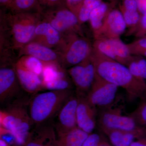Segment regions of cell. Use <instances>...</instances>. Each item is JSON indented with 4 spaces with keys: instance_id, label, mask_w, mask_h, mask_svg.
Here are the masks:
<instances>
[{
    "instance_id": "obj_1",
    "label": "cell",
    "mask_w": 146,
    "mask_h": 146,
    "mask_svg": "<svg viewBox=\"0 0 146 146\" xmlns=\"http://www.w3.org/2000/svg\"><path fill=\"white\" fill-rule=\"evenodd\" d=\"M90 57L96 75L122 88L130 100L142 99L146 88L133 77L127 67L107 57L93 47Z\"/></svg>"
},
{
    "instance_id": "obj_2",
    "label": "cell",
    "mask_w": 146,
    "mask_h": 146,
    "mask_svg": "<svg viewBox=\"0 0 146 146\" xmlns=\"http://www.w3.org/2000/svg\"><path fill=\"white\" fill-rule=\"evenodd\" d=\"M42 11L12 12L1 16V35L13 50H20L31 42L42 20Z\"/></svg>"
},
{
    "instance_id": "obj_3",
    "label": "cell",
    "mask_w": 146,
    "mask_h": 146,
    "mask_svg": "<svg viewBox=\"0 0 146 146\" xmlns=\"http://www.w3.org/2000/svg\"><path fill=\"white\" fill-rule=\"evenodd\" d=\"M71 89L48 91L36 94L29 103V113L36 126L46 123L72 95Z\"/></svg>"
},
{
    "instance_id": "obj_4",
    "label": "cell",
    "mask_w": 146,
    "mask_h": 146,
    "mask_svg": "<svg viewBox=\"0 0 146 146\" xmlns=\"http://www.w3.org/2000/svg\"><path fill=\"white\" fill-rule=\"evenodd\" d=\"M93 44L84 36L75 33L64 35L61 44L56 50L60 56V63L64 68L79 64L91 54Z\"/></svg>"
},
{
    "instance_id": "obj_5",
    "label": "cell",
    "mask_w": 146,
    "mask_h": 146,
    "mask_svg": "<svg viewBox=\"0 0 146 146\" xmlns=\"http://www.w3.org/2000/svg\"><path fill=\"white\" fill-rule=\"evenodd\" d=\"M114 103L102 109L99 117L100 128L131 131L146 136V127L138 125L129 115H124L123 106H115Z\"/></svg>"
},
{
    "instance_id": "obj_6",
    "label": "cell",
    "mask_w": 146,
    "mask_h": 146,
    "mask_svg": "<svg viewBox=\"0 0 146 146\" xmlns=\"http://www.w3.org/2000/svg\"><path fill=\"white\" fill-rule=\"evenodd\" d=\"M42 16L43 20L63 35L75 33L84 36L82 25L77 17L65 4L42 11Z\"/></svg>"
},
{
    "instance_id": "obj_7",
    "label": "cell",
    "mask_w": 146,
    "mask_h": 146,
    "mask_svg": "<svg viewBox=\"0 0 146 146\" xmlns=\"http://www.w3.org/2000/svg\"><path fill=\"white\" fill-rule=\"evenodd\" d=\"M118 88L96 74L94 82L86 96V100L96 108L103 109L108 107L116 100Z\"/></svg>"
},
{
    "instance_id": "obj_8",
    "label": "cell",
    "mask_w": 146,
    "mask_h": 146,
    "mask_svg": "<svg viewBox=\"0 0 146 146\" xmlns=\"http://www.w3.org/2000/svg\"><path fill=\"white\" fill-rule=\"evenodd\" d=\"M68 72L76 86L77 96H86L96 75L90 55L81 63L69 68Z\"/></svg>"
},
{
    "instance_id": "obj_9",
    "label": "cell",
    "mask_w": 146,
    "mask_h": 146,
    "mask_svg": "<svg viewBox=\"0 0 146 146\" xmlns=\"http://www.w3.org/2000/svg\"><path fill=\"white\" fill-rule=\"evenodd\" d=\"M13 119V129L11 133L19 145L25 143L30 133L32 126L34 124L29 112L23 105H13L7 110Z\"/></svg>"
},
{
    "instance_id": "obj_10",
    "label": "cell",
    "mask_w": 146,
    "mask_h": 146,
    "mask_svg": "<svg viewBox=\"0 0 146 146\" xmlns=\"http://www.w3.org/2000/svg\"><path fill=\"white\" fill-rule=\"evenodd\" d=\"M78 102L77 96L72 95L58 113L57 121L56 124L60 135L78 127L76 113Z\"/></svg>"
},
{
    "instance_id": "obj_11",
    "label": "cell",
    "mask_w": 146,
    "mask_h": 146,
    "mask_svg": "<svg viewBox=\"0 0 146 146\" xmlns=\"http://www.w3.org/2000/svg\"><path fill=\"white\" fill-rule=\"evenodd\" d=\"M20 83L14 65L1 66L0 69V102L4 103L13 98L20 90Z\"/></svg>"
},
{
    "instance_id": "obj_12",
    "label": "cell",
    "mask_w": 146,
    "mask_h": 146,
    "mask_svg": "<svg viewBox=\"0 0 146 146\" xmlns=\"http://www.w3.org/2000/svg\"><path fill=\"white\" fill-rule=\"evenodd\" d=\"M77 96V95H76ZM77 127L88 134L92 133L96 124V108L89 104L86 96H78Z\"/></svg>"
},
{
    "instance_id": "obj_13",
    "label": "cell",
    "mask_w": 146,
    "mask_h": 146,
    "mask_svg": "<svg viewBox=\"0 0 146 146\" xmlns=\"http://www.w3.org/2000/svg\"><path fill=\"white\" fill-rule=\"evenodd\" d=\"M126 25L121 11L112 9L110 12L96 39L120 38L125 31Z\"/></svg>"
},
{
    "instance_id": "obj_14",
    "label": "cell",
    "mask_w": 146,
    "mask_h": 146,
    "mask_svg": "<svg viewBox=\"0 0 146 146\" xmlns=\"http://www.w3.org/2000/svg\"><path fill=\"white\" fill-rule=\"evenodd\" d=\"M63 39V35L42 18L36 27L31 42L39 43L51 48L57 49L61 44Z\"/></svg>"
},
{
    "instance_id": "obj_15",
    "label": "cell",
    "mask_w": 146,
    "mask_h": 146,
    "mask_svg": "<svg viewBox=\"0 0 146 146\" xmlns=\"http://www.w3.org/2000/svg\"><path fill=\"white\" fill-rule=\"evenodd\" d=\"M25 55L34 56L42 62L60 63V56L56 50L35 42H29L19 51V58Z\"/></svg>"
},
{
    "instance_id": "obj_16",
    "label": "cell",
    "mask_w": 146,
    "mask_h": 146,
    "mask_svg": "<svg viewBox=\"0 0 146 146\" xmlns=\"http://www.w3.org/2000/svg\"><path fill=\"white\" fill-rule=\"evenodd\" d=\"M21 87L29 94H36L43 90L41 77L15 63L14 65Z\"/></svg>"
},
{
    "instance_id": "obj_17",
    "label": "cell",
    "mask_w": 146,
    "mask_h": 146,
    "mask_svg": "<svg viewBox=\"0 0 146 146\" xmlns=\"http://www.w3.org/2000/svg\"><path fill=\"white\" fill-rule=\"evenodd\" d=\"M46 123L36 126L33 133L35 137L29 136L25 146H57L54 139L53 127Z\"/></svg>"
},
{
    "instance_id": "obj_18",
    "label": "cell",
    "mask_w": 146,
    "mask_h": 146,
    "mask_svg": "<svg viewBox=\"0 0 146 146\" xmlns=\"http://www.w3.org/2000/svg\"><path fill=\"white\" fill-rule=\"evenodd\" d=\"M100 129L109 138L113 146H130L133 141L146 138V135L142 133L103 128Z\"/></svg>"
},
{
    "instance_id": "obj_19",
    "label": "cell",
    "mask_w": 146,
    "mask_h": 146,
    "mask_svg": "<svg viewBox=\"0 0 146 146\" xmlns=\"http://www.w3.org/2000/svg\"><path fill=\"white\" fill-rule=\"evenodd\" d=\"M112 9L110 5L102 1L91 12L89 22L94 39L98 36L108 14Z\"/></svg>"
},
{
    "instance_id": "obj_20",
    "label": "cell",
    "mask_w": 146,
    "mask_h": 146,
    "mask_svg": "<svg viewBox=\"0 0 146 146\" xmlns=\"http://www.w3.org/2000/svg\"><path fill=\"white\" fill-rule=\"evenodd\" d=\"M89 134L78 127L66 133L60 134L57 146H82Z\"/></svg>"
},
{
    "instance_id": "obj_21",
    "label": "cell",
    "mask_w": 146,
    "mask_h": 146,
    "mask_svg": "<svg viewBox=\"0 0 146 146\" xmlns=\"http://www.w3.org/2000/svg\"><path fill=\"white\" fill-rule=\"evenodd\" d=\"M112 45L116 57V61L127 67L134 59V56L129 52L126 44L120 38L107 39Z\"/></svg>"
},
{
    "instance_id": "obj_22",
    "label": "cell",
    "mask_w": 146,
    "mask_h": 146,
    "mask_svg": "<svg viewBox=\"0 0 146 146\" xmlns=\"http://www.w3.org/2000/svg\"><path fill=\"white\" fill-rule=\"evenodd\" d=\"M102 2V0H84L74 13L80 25L89 21L91 12Z\"/></svg>"
},
{
    "instance_id": "obj_23",
    "label": "cell",
    "mask_w": 146,
    "mask_h": 146,
    "mask_svg": "<svg viewBox=\"0 0 146 146\" xmlns=\"http://www.w3.org/2000/svg\"><path fill=\"white\" fill-rule=\"evenodd\" d=\"M16 63L41 78L44 62L38 58L31 56L25 55L19 58Z\"/></svg>"
},
{
    "instance_id": "obj_24",
    "label": "cell",
    "mask_w": 146,
    "mask_h": 146,
    "mask_svg": "<svg viewBox=\"0 0 146 146\" xmlns=\"http://www.w3.org/2000/svg\"><path fill=\"white\" fill-rule=\"evenodd\" d=\"M13 10L12 12L41 11L38 0H13Z\"/></svg>"
},
{
    "instance_id": "obj_25",
    "label": "cell",
    "mask_w": 146,
    "mask_h": 146,
    "mask_svg": "<svg viewBox=\"0 0 146 146\" xmlns=\"http://www.w3.org/2000/svg\"><path fill=\"white\" fill-rule=\"evenodd\" d=\"M43 89L48 91L71 89L72 84L70 80L67 75L48 82H42Z\"/></svg>"
},
{
    "instance_id": "obj_26",
    "label": "cell",
    "mask_w": 146,
    "mask_h": 146,
    "mask_svg": "<svg viewBox=\"0 0 146 146\" xmlns=\"http://www.w3.org/2000/svg\"><path fill=\"white\" fill-rule=\"evenodd\" d=\"M93 47L107 57L116 61L114 50L107 39L100 38L95 39L93 43Z\"/></svg>"
},
{
    "instance_id": "obj_27",
    "label": "cell",
    "mask_w": 146,
    "mask_h": 146,
    "mask_svg": "<svg viewBox=\"0 0 146 146\" xmlns=\"http://www.w3.org/2000/svg\"><path fill=\"white\" fill-rule=\"evenodd\" d=\"M131 54L146 57V36L126 44Z\"/></svg>"
},
{
    "instance_id": "obj_28",
    "label": "cell",
    "mask_w": 146,
    "mask_h": 146,
    "mask_svg": "<svg viewBox=\"0 0 146 146\" xmlns=\"http://www.w3.org/2000/svg\"><path fill=\"white\" fill-rule=\"evenodd\" d=\"M129 115L133 118L138 125L146 127V101L142 102Z\"/></svg>"
},
{
    "instance_id": "obj_29",
    "label": "cell",
    "mask_w": 146,
    "mask_h": 146,
    "mask_svg": "<svg viewBox=\"0 0 146 146\" xmlns=\"http://www.w3.org/2000/svg\"><path fill=\"white\" fill-rule=\"evenodd\" d=\"M127 67L133 77L143 86H145L146 89V80L143 77L141 71L139 70L138 63L136 61L135 56H134V59L129 63Z\"/></svg>"
},
{
    "instance_id": "obj_30",
    "label": "cell",
    "mask_w": 146,
    "mask_h": 146,
    "mask_svg": "<svg viewBox=\"0 0 146 146\" xmlns=\"http://www.w3.org/2000/svg\"><path fill=\"white\" fill-rule=\"evenodd\" d=\"M103 138L98 133H90L84 142L82 146H100Z\"/></svg>"
},
{
    "instance_id": "obj_31",
    "label": "cell",
    "mask_w": 146,
    "mask_h": 146,
    "mask_svg": "<svg viewBox=\"0 0 146 146\" xmlns=\"http://www.w3.org/2000/svg\"><path fill=\"white\" fill-rule=\"evenodd\" d=\"M42 11L44 8H53L65 4V0H38Z\"/></svg>"
},
{
    "instance_id": "obj_32",
    "label": "cell",
    "mask_w": 146,
    "mask_h": 146,
    "mask_svg": "<svg viewBox=\"0 0 146 146\" xmlns=\"http://www.w3.org/2000/svg\"><path fill=\"white\" fill-rule=\"evenodd\" d=\"M134 35L138 38L146 36V11L142 15L140 25Z\"/></svg>"
},
{
    "instance_id": "obj_33",
    "label": "cell",
    "mask_w": 146,
    "mask_h": 146,
    "mask_svg": "<svg viewBox=\"0 0 146 146\" xmlns=\"http://www.w3.org/2000/svg\"><path fill=\"white\" fill-rule=\"evenodd\" d=\"M121 8L127 11H138V6L135 0H124Z\"/></svg>"
},
{
    "instance_id": "obj_34",
    "label": "cell",
    "mask_w": 146,
    "mask_h": 146,
    "mask_svg": "<svg viewBox=\"0 0 146 146\" xmlns=\"http://www.w3.org/2000/svg\"><path fill=\"white\" fill-rule=\"evenodd\" d=\"M136 56V60L143 77L146 80V60L143 57Z\"/></svg>"
},
{
    "instance_id": "obj_35",
    "label": "cell",
    "mask_w": 146,
    "mask_h": 146,
    "mask_svg": "<svg viewBox=\"0 0 146 146\" xmlns=\"http://www.w3.org/2000/svg\"><path fill=\"white\" fill-rule=\"evenodd\" d=\"M84 0H65L67 7L75 13Z\"/></svg>"
},
{
    "instance_id": "obj_36",
    "label": "cell",
    "mask_w": 146,
    "mask_h": 146,
    "mask_svg": "<svg viewBox=\"0 0 146 146\" xmlns=\"http://www.w3.org/2000/svg\"><path fill=\"white\" fill-rule=\"evenodd\" d=\"M138 6V11L141 15L146 11V0H135Z\"/></svg>"
},
{
    "instance_id": "obj_37",
    "label": "cell",
    "mask_w": 146,
    "mask_h": 146,
    "mask_svg": "<svg viewBox=\"0 0 146 146\" xmlns=\"http://www.w3.org/2000/svg\"><path fill=\"white\" fill-rule=\"evenodd\" d=\"M0 3H1V6H2L5 8L10 10L11 12L13 11V0H0Z\"/></svg>"
},
{
    "instance_id": "obj_38",
    "label": "cell",
    "mask_w": 146,
    "mask_h": 146,
    "mask_svg": "<svg viewBox=\"0 0 146 146\" xmlns=\"http://www.w3.org/2000/svg\"><path fill=\"white\" fill-rule=\"evenodd\" d=\"M130 146H146V138L136 140Z\"/></svg>"
},
{
    "instance_id": "obj_39",
    "label": "cell",
    "mask_w": 146,
    "mask_h": 146,
    "mask_svg": "<svg viewBox=\"0 0 146 146\" xmlns=\"http://www.w3.org/2000/svg\"><path fill=\"white\" fill-rule=\"evenodd\" d=\"M100 146H112V145L110 144L107 141H106L104 138H103V140L102 141Z\"/></svg>"
},
{
    "instance_id": "obj_40",
    "label": "cell",
    "mask_w": 146,
    "mask_h": 146,
    "mask_svg": "<svg viewBox=\"0 0 146 146\" xmlns=\"http://www.w3.org/2000/svg\"><path fill=\"white\" fill-rule=\"evenodd\" d=\"M8 144L5 141L1 139L0 140V146H8Z\"/></svg>"
},
{
    "instance_id": "obj_41",
    "label": "cell",
    "mask_w": 146,
    "mask_h": 146,
    "mask_svg": "<svg viewBox=\"0 0 146 146\" xmlns=\"http://www.w3.org/2000/svg\"><path fill=\"white\" fill-rule=\"evenodd\" d=\"M142 102L146 101V89L145 91V93H144L143 96V98L141 99Z\"/></svg>"
},
{
    "instance_id": "obj_42",
    "label": "cell",
    "mask_w": 146,
    "mask_h": 146,
    "mask_svg": "<svg viewBox=\"0 0 146 146\" xmlns=\"http://www.w3.org/2000/svg\"><path fill=\"white\" fill-rule=\"evenodd\" d=\"M110 1H111L113 2H115L116 0H110Z\"/></svg>"
}]
</instances>
